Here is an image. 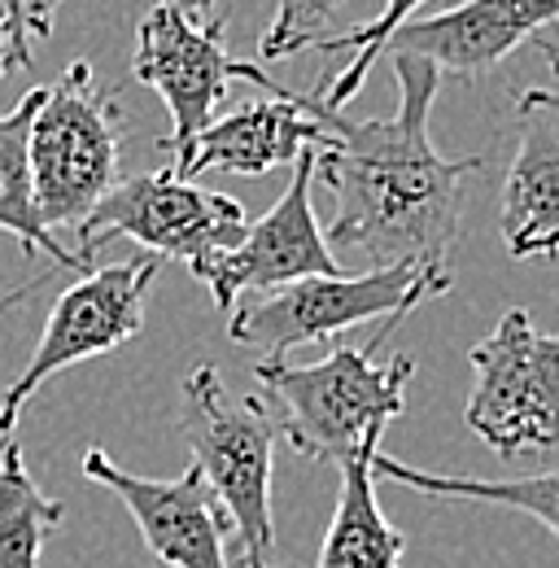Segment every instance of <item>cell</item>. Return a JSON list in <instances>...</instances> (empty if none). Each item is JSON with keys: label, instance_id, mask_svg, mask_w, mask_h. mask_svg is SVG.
Returning a JSON list of instances; mask_svg holds the SVG:
<instances>
[{"label": "cell", "instance_id": "6da1fadb", "mask_svg": "<svg viewBox=\"0 0 559 568\" xmlns=\"http://www.w3.org/2000/svg\"><path fill=\"white\" fill-rule=\"evenodd\" d=\"M398 114L346 119L315 97L293 101L324 123L328 141L315 149V175L337 193V214L324 232L342 272H394L411 267L450 281V245L464 219V180L486 166L481 153L446 158L428 141V114L441 71L424 58L394 53Z\"/></svg>", "mask_w": 559, "mask_h": 568}, {"label": "cell", "instance_id": "7a4b0ae2", "mask_svg": "<svg viewBox=\"0 0 559 568\" xmlns=\"http://www.w3.org/2000/svg\"><path fill=\"white\" fill-rule=\"evenodd\" d=\"M411 355L376 363V346H337L319 363L258 358L254 376L284 416V437L315 464H349L367 446H380L385 428L407 412Z\"/></svg>", "mask_w": 559, "mask_h": 568}, {"label": "cell", "instance_id": "3957f363", "mask_svg": "<svg viewBox=\"0 0 559 568\" xmlns=\"http://www.w3.org/2000/svg\"><path fill=\"white\" fill-rule=\"evenodd\" d=\"M175 428L241 538V568H284L272 520V455L280 437L272 407L263 398H236L210 363H197L180 385Z\"/></svg>", "mask_w": 559, "mask_h": 568}, {"label": "cell", "instance_id": "277c9868", "mask_svg": "<svg viewBox=\"0 0 559 568\" xmlns=\"http://www.w3.org/2000/svg\"><path fill=\"white\" fill-rule=\"evenodd\" d=\"M123 105L74 62L44 88V105L31 123V193L49 232H79L83 219L119 184Z\"/></svg>", "mask_w": 559, "mask_h": 568}, {"label": "cell", "instance_id": "5b68a950", "mask_svg": "<svg viewBox=\"0 0 559 568\" xmlns=\"http://www.w3.org/2000/svg\"><path fill=\"white\" fill-rule=\"evenodd\" d=\"M446 276H424L411 267L394 272H363V276H306V281L280 284L272 293H250L232 320L227 337L236 346L263 351V358H284L293 346L333 342L337 333L380 320V337L416 311L424 297L446 293Z\"/></svg>", "mask_w": 559, "mask_h": 568}, {"label": "cell", "instance_id": "8992f818", "mask_svg": "<svg viewBox=\"0 0 559 568\" xmlns=\"http://www.w3.org/2000/svg\"><path fill=\"white\" fill-rule=\"evenodd\" d=\"M245 227L250 219L241 211V202H232L227 193H206L193 180H180L175 166H166V171L119 180L74 232L79 236L74 258L92 267L105 241L128 236L144 254L184 258L197 272L214 254L236 250L245 241Z\"/></svg>", "mask_w": 559, "mask_h": 568}, {"label": "cell", "instance_id": "52a82bcc", "mask_svg": "<svg viewBox=\"0 0 559 568\" xmlns=\"http://www.w3.org/2000/svg\"><path fill=\"white\" fill-rule=\"evenodd\" d=\"M157 267H162L157 254H136V258H123L110 267H88L53 302L44 333L35 342V355L27 358L18 381L0 394V446L13 442V428L44 381H53L58 372H67L74 363L110 355L136 337Z\"/></svg>", "mask_w": 559, "mask_h": 568}, {"label": "cell", "instance_id": "ba28073f", "mask_svg": "<svg viewBox=\"0 0 559 568\" xmlns=\"http://www.w3.org/2000/svg\"><path fill=\"white\" fill-rule=\"evenodd\" d=\"M468 428L494 455L559 450V333H538L529 311H507L481 346H472Z\"/></svg>", "mask_w": 559, "mask_h": 568}, {"label": "cell", "instance_id": "9c48e42d", "mask_svg": "<svg viewBox=\"0 0 559 568\" xmlns=\"http://www.w3.org/2000/svg\"><path fill=\"white\" fill-rule=\"evenodd\" d=\"M311 184H315V149H306L293 162V180L284 197L245 227V241L227 254H214L193 272L210 288L223 315H232L245 293H272L280 284L306 281V276H346L315 219Z\"/></svg>", "mask_w": 559, "mask_h": 568}, {"label": "cell", "instance_id": "30bf717a", "mask_svg": "<svg viewBox=\"0 0 559 568\" xmlns=\"http://www.w3.org/2000/svg\"><path fill=\"white\" fill-rule=\"evenodd\" d=\"M132 74L171 110V136H162L157 149L180 153L214 123V110L223 105L227 83L236 79V62L227 58L223 22L193 27L171 4H153L136 27Z\"/></svg>", "mask_w": 559, "mask_h": 568}, {"label": "cell", "instance_id": "8fae6325", "mask_svg": "<svg viewBox=\"0 0 559 568\" xmlns=\"http://www.w3.org/2000/svg\"><path fill=\"white\" fill-rule=\"evenodd\" d=\"M83 477L105 486L136 520L144 547L171 568H227V511L193 464L175 481H153L119 468L105 450L83 455Z\"/></svg>", "mask_w": 559, "mask_h": 568}, {"label": "cell", "instance_id": "7c38bea8", "mask_svg": "<svg viewBox=\"0 0 559 568\" xmlns=\"http://www.w3.org/2000/svg\"><path fill=\"white\" fill-rule=\"evenodd\" d=\"M236 79L267 88L272 97L263 101H245L241 110L214 119L206 132H197L193 141L175 153V175L180 180H197L206 171H227V175H267L276 166H293L306 149H324L328 132L319 119H311L288 88H280L276 79L236 62Z\"/></svg>", "mask_w": 559, "mask_h": 568}, {"label": "cell", "instance_id": "4fadbf2b", "mask_svg": "<svg viewBox=\"0 0 559 568\" xmlns=\"http://www.w3.org/2000/svg\"><path fill=\"white\" fill-rule=\"evenodd\" d=\"M547 22H559V0H464L455 9L403 22L385 53L424 58L441 74L481 79Z\"/></svg>", "mask_w": 559, "mask_h": 568}, {"label": "cell", "instance_id": "5bb4252c", "mask_svg": "<svg viewBox=\"0 0 559 568\" xmlns=\"http://www.w3.org/2000/svg\"><path fill=\"white\" fill-rule=\"evenodd\" d=\"M520 144L502 184V241L511 258L559 254V92L529 88L516 101Z\"/></svg>", "mask_w": 559, "mask_h": 568}, {"label": "cell", "instance_id": "9a60e30c", "mask_svg": "<svg viewBox=\"0 0 559 568\" xmlns=\"http://www.w3.org/2000/svg\"><path fill=\"white\" fill-rule=\"evenodd\" d=\"M44 105V88H31L13 110L0 114V232H9L27 258L44 254L53 272H88L67 245L40 223L35 214V193H31V123Z\"/></svg>", "mask_w": 559, "mask_h": 568}, {"label": "cell", "instance_id": "2e32d148", "mask_svg": "<svg viewBox=\"0 0 559 568\" xmlns=\"http://www.w3.org/2000/svg\"><path fill=\"white\" fill-rule=\"evenodd\" d=\"M380 446H367L363 455H354L342 464V490H337V507H333V525L324 534V551H319V568H398L407 538L403 529H394L380 511L376 498V459Z\"/></svg>", "mask_w": 559, "mask_h": 568}, {"label": "cell", "instance_id": "e0dca14e", "mask_svg": "<svg viewBox=\"0 0 559 568\" xmlns=\"http://www.w3.org/2000/svg\"><path fill=\"white\" fill-rule=\"evenodd\" d=\"M376 477L394 481V486H407L419 495L433 498H477V503H494V507H507V511H525L533 520H542L559 542V473H538V477H516V481H477V477H446V473H424L411 468L394 455H380L372 459Z\"/></svg>", "mask_w": 559, "mask_h": 568}, {"label": "cell", "instance_id": "ac0fdd59", "mask_svg": "<svg viewBox=\"0 0 559 568\" xmlns=\"http://www.w3.org/2000/svg\"><path fill=\"white\" fill-rule=\"evenodd\" d=\"M62 516L67 507L35 486L22 446L9 442L0 459V568H40L44 538L62 525Z\"/></svg>", "mask_w": 559, "mask_h": 568}, {"label": "cell", "instance_id": "d6986e66", "mask_svg": "<svg viewBox=\"0 0 559 568\" xmlns=\"http://www.w3.org/2000/svg\"><path fill=\"white\" fill-rule=\"evenodd\" d=\"M424 0H385V9L372 18V22H363V27H354L346 36H333V40H319V53H354V62H349L342 74H319V88L311 92L324 110H342L346 101L358 97V88H363V79L367 71L376 67V58L385 53V40L403 27V22H411L416 18V9Z\"/></svg>", "mask_w": 559, "mask_h": 568}, {"label": "cell", "instance_id": "ffe728a7", "mask_svg": "<svg viewBox=\"0 0 559 568\" xmlns=\"http://www.w3.org/2000/svg\"><path fill=\"white\" fill-rule=\"evenodd\" d=\"M342 4L346 0H276V13L267 22V31H263L258 53L267 62H280V58H293V53L319 44L324 27L337 18Z\"/></svg>", "mask_w": 559, "mask_h": 568}, {"label": "cell", "instance_id": "44dd1931", "mask_svg": "<svg viewBox=\"0 0 559 568\" xmlns=\"http://www.w3.org/2000/svg\"><path fill=\"white\" fill-rule=\"evenodd\" d=\"M67 0H0L4 18H9V36H13V58L22 71L35 67V44L53 36V18Z\"/></svg>", "mask_w": 559, "mask_h": 568}, {"label": "cell", "instance_id": "7402d4cb", "mask_svg": "<svg viewBox=\"0 0 559 568\" xmlns=\"http://www.w3.org/2000/svg\"><path fill=\"white\" fill-rule=\"evenodd\" d=\"M162 4H171L175 13H184L193 27H214V22H223L218 0H162Z\"/></svg>", "mask_w": 559, "mask_h": 568}, {"label": "cell", "instance_id": "603a6c76", "mask_svg": "<svg viewBox=\"0 0 559 568\" xmlns=\"http://www.w3.org/2000/svg\"><path fill=\"white\" fill-rule=\"evenodd\" d=\"M18 67V58H13V36H9V18H4V9H0V79Z\"/></svg>", "mask_w": 559, "mask_h": 568}, {"label": "cell", "instance_id": "cb8c5ba5", "mask_svg": "<svg viewBox=\"0 0 559 568\" xmlns=\"http://www.w3.org/2000/svg\"><path fill=\"white\" fill-rule=\"evenodd\" d=\"M533 49H538V53H547L551 71L559 74V44H556V40H547V36H533Z\"/></svg>", "mask_w": 559, "mask_h": 568}, {"label": "cell", "instance_id": "d4e9b609", "mask_svg": "<svg viewBox=\"0 0 559 568\" xmlns=\"http://www.w3.org/2000/svg\"><path fill=\"white\" fill-rule=\"evenodd\" d=\"M0 459H4V446H0Z\"/></svg>", "mask_w": 559, "mask_h": 568}]
</instances>
